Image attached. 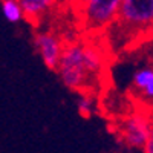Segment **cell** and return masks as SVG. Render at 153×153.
Masks as SVG:
<instances>
[{
	"label": "cell",
	"mask_w": 153,
	"mask_h": 153,
	"mask_svg": "<svg viewBox=\"0 0 153 153\" xmlns=\"http://www.w3.org/2000/svg\"><path fill=\"white\" fill-rule=\"evenodd\" d=\"M104 55L101 49L80 42L63 46L60 61L55 68L61 83L75 92L89 91L104 69Z\"/></svg>",
	"instance_id": "obj_1"
},
{
	"label": "cell",
	"mask_w": 153,
	"mask_h": 153,
	"mask_svg": "<svg viewBox=\"0 0 153 153\" xmlns=\"http://www.w3.org/2000/svg\"><path fill=\"white\" fill-rule=\"evenodd\" d=\"M107 31H118L121 35L115 40L121 45L135 37L153 34V0H123L118 17Z\"/></svg>",
	"instance_id": "obj_2"
},
{
	"label": "cell",
	"mask_w": 153,
	"mask_h": 153,
	"mask_svg": "<svg viewBox=\"0 0 153 153\" xmlns=\"http://www.w3.org/2000/svg\"><path fill=\"white\" fill-rule=\"evenodd\" d=\"M123 0H87L78 9L83 28L91 34H101L117 20Z\"/></svg>",
	"instance_id": "obj_3"
},
{
	"label": "cell",
	"mask_w": 153,
	"mask_h": 153,
	"mask_svg": "<svg viewBox=\"0 0 153 153\" xmlns=\"http://www.w3.org/2000/svg\"><path fill=\"white\" fill-rule=\"evenodd\" d=\"M152 121L143 113H133L121 121L120 124V139L121 143L135 150H144L150 138Z\"/></svg>",
	"instance_id": "obj_4"
},
{
	"label": "cell",
	"mask_w": 153,
	"mask_h": 153,
	"mask_svg": "<svg viewBox=\"0 0 153 153\" xmlns=\"http://www.w3.org/2000/svg\"><path fill=\"white\" fill-rule=\"evenodd\" d=\"M63 46L65 43L61 42V38L51 31H38L34 35V48L43 65L51 71H55L63 52Z\"/></svg>",
	"instance_id": "obj_5"
},
{
	"label": "cell",
	"mask_w": 153,
	"mask_h": 153,
	"mask_svg": "<svg viewBox=\"0 0 153 153\" xmlns=\"http://www.w3.org/2000/svg\"><path fill=\"white\" fill-rule=\"evenodd\" d=\"M132 86L135 94L146 103H153V66L146 65L138 68L133 74Z\"/></svg>",
	"instance_id": "obj_6"
},
{
	"label": "cell",
	"mask_w": 153,
	"mask_h": 153,
	"mask_svg": "<svg viewBox=\"0 0 153 153\" xmlns=\"http://www.w3.org/2000/svg\"><path fill=\"white\" fill-rule=\"evenodd\" d=\"M19 2L23 9L25 20L32 25L40 23L55 6H58L57 0H19Z\"/></svg>",
	"instance_id": "obj_7"
},
{
	"label": "cell",
	"mask_w": 153,
	"mask_h": 153,
	"mask_svg": "<svg viewBox=\"0 0 153 153\" xmlns=\"http://www.w3.org/2000/svg\"><path fill=\"white\" fill-rule=\"evenodd\" d=\"M2 6V14L9 23H20L25 20L23 17V9L19 0H0Z\"/></svg>",
	"instance_id": "obj_8"
},
{
	"label": "cell",
	"mask_w": 153,
	"mask_h": 153,
	"mask_svg": "<svg viewBox=\"0 0 153 153\" xmlns=\"http://www.w3.org/2000/svg\"><path fill=\"white\" fill-rule=\"evenodd\" d=\"M76 109L81 117H91L97 110V100L89 91H81L76 97Z\"/></svg>",
	"instance_id": "obj_9"
},
{
	"label": "cell",
	"mask_w": 153,
	"mask_h": 153,
	"mask_svg": "<svg viewBox=\"0 0 153 153\" xmlns=\"http://www.w3.org/2000/svg\"><path fill=\"white\" fill-rule=\"evenodd\" d=\"M147 153H153V121H152V130H150V138L147 141V146L144 149Z\"/></svg>",
	"instance_id": "obj_10"
},
{
	"label": "cell",
	"mask_w": 153,
	"mask_h": 153,
	"mask_svg": "<svg viewBox=\"0 0 153 153\" xmlns=\"http://www.w3.org/2000/svg\"><path fill=\"white\" fill-rule=\"evenodd\" d=\"M86 2H87V0H71V5H72V6H74L76 11H78V9H80V8H81L84 3H86Z\"/></svg>",
	"instance_id": "obj_11"
},
{
	"label": "cell",
	"mask_w": 153,
	"mask_h": 153,
	"mask_svg": "<svg viewBox=\"0 0 153 153\" xmlns=\"http://www.w3.org/2000/svg\"><path fill=\"white\" fill-rule=\"evenodd\" d=\"M58 5H65V3H71V0H57Z\"/></svg>",
	"instance_id": "obj_12"
}]
</instances>
